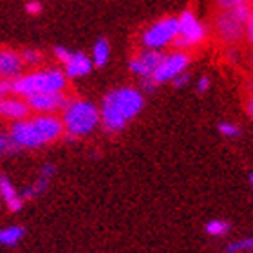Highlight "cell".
<instances>
[{"mask_svg":"<svg viewBox=\"0 0 253 253\" xmlns=\"http://www.w3.org/2000/svg\"><path fill=\"white\" fill-rule=\"evenodd\" d=\"M252 246H253L252 237H246V239H241V241H235V243H232V244H228L226 252H228V253L248 252V250H252Z\"/></svg>","mask_w":253,"mask_h":253,"instance_id":"cell-20","label":"cell"},{"mask_svg":"<svg viewBox=\"0 0 253 253\" xmlns=\"http://www.w3.org/2000/svg\"><path fill=\"white\" fill-rule=\"evenodd\" d=\"M0 188H2V177H0Z\"/></svg>","mask_w":253,"mask_h":253,"instance_id":"cell-29","label":"cell"},{"mask_svg":"<svg viewBox=\"0 0 253 253\" xmlns=\"http://www.w3.org/2000/svg\"><path fill=\"white\" fill-rule=\"evenodd\" d=\"M31 116L29 105H27L26 98L16 94H7L0 98V118L11 120V122H20Z\"/></svg>","mask_w":253,"mask_h":253,"instance_id":"cell-11","label":"cell"},{"mask_svg":"<svg viewBox=\"0 0 253 253\" xmlns=\"http://www.w3.org/2000/svg\"><path fill=\"white\" fill-rule=\"evenodd\" d=\"M20 58L22 63H24V67H38L40 63L43 62V54L37 49H26L24 53H20Z\"/></svg>","mask_w":253,"mask_h":253,"instance_id":"cell-18","label":"cell"},{"mask_svg":"<svg viewBox=\"0 0 253 253\" xmlns=\"http://www.w3.org/2000/svg\"><path fill=\"white\" fill-rule=\"evenodd\" d=\"M60 120L63 125V136L69 139L85 137L100 126V109L89 100L69 98Z\"/></svg>","mask_w":253,"mask_h":253,"instance_id":"cell-3","label":"cell"},{"mask_svg":"<svg viewBox=\"0 0 253 253\" xmlns=\"http://www.w3.org/2000/svg\"><path fill=\"white\" fill-rule=\"evenodd\" d=\"M24 63L20 53L9 47H0V80L13 82L24 74Z\"/></svg>","mask_w":253,"mask_h":253,"instance_id":"cell-12","label":"cell"},{"mask_svg":"<svg viewBox=\"0 0 253 253\" xmlns=\"http://www.w3.org/2000/svg\"><path fill=\"white\" fill-rule=\"evenodd\" d=\"M69 53H71V51H69L67 47H62V45H56V47H54V56H56L58 62H63V60L67 58Z\"/></svg>","mask_w":253,"mask_h":253,"instance_id":"cell-27","label":"cell"},{"mask_svg":"<svg viewBox=\"0 0 253 253\" xmlns=\"http://www.w3.org/2000/svg\"><path fill=\"white\" fill-rule=\"evenodd\" d=\"M163 51H152V49H143L141 53H137L134 58L128 62V69L132 74H136L137 78L150 80L152 74L156 73L158 65L163 58Z\"/></svg>","mask_w":253,"mask_h":253,"instance_id":"cell-10","label":"cell"},{"mask_svg":"<svg viewBox=\"0 0 253 253\" xmlns=\"http://www.w3.org/2000/svg\"><path fill=\"white\" fill-rule=\"evenodd\" d=\"M67 78L60 67H42L31 73H24L11 82V94L29 98L45 92H65Z\"/></svg>","mask_w":253,"mask_h":253,"instance_id":"cell-4","label":"cell"},{"mask_svg":"<svg viewBox=\"0 0 253 253\" xmlns=\"http://www.w3.org/2000/svg\"><path fill=\"white\" fill-rule=\"evenodd\" d=\"M208 89H210V78H208V76H201V78L197 80V90H199L201 94H205Z\"/></svg>","mask_w":253,"mask_h":253,"instance_id":"cell-25","label":"cell"},{"mask_svg":"<svg viewBox=\"0 0 253 253\" xmlns=\"http://www.w3.org/2000/svg\"><path fill=\"white\" fill-rule=\"evenodd\" d=\"M63 74L67 80H76V78H84L87 74H90L92 71V60L90 56H87L85 53H71L67 54V58L63 60Z\"/></svg>","mask_w":253,"mask_h":253,"instance_id":"cell-13","label":"cell"},{"mask_svg":"<svg viewBox=\"0 0 253 253\" xmlns=\"http://www.w3.org/2000/svg\"><path fill=\"white\" fill-rule=\"evenodd\" d=\"M190 65V54L185 51H172V53H165L161 63L158 65L156 73L152 74V82L158 87L161 84H169L175 76H179L181 73H186V69Z\"/></svg>","mask_w":253,"mask_h":253,"instance_id":"cell-8","label":"cell"},{"mask_svg":"<svg viewBox=\"0 0 253 253\" xmlns=\"http://www.w3.org/2000/svg\"><path fill=\"white\" fill-rule=\"evenodd\" d=\"M109 56H111V45L107 42L105 38H100L98 42L94 43V47H92V65L96 67H103L107 62H109Z\"/></svg>","mask_w":253,"mask_h":253,"instance_id":"cell-16","label":"cell"},{"mask_svg":"<svg viewBox=\"0 0 253 253\" xmlns=\"http://www.w3.org/2000/svg\"><path fill=\"white\" fill-rule=\"evenodd\" d=\"M29 111L35 114H58L67 105L69 96L65 92H45V94H35L26 98Z\"/></svg>","mask_w":253,"mask_h":253,"instance_id":"cell-9","label":"cell"},{"mask_svg":"<svg viewBox=\"0 0 253 253\" xmlns=\"http://www.w3.org/2000/svg\"><path fill=\"white\" fill-rule=\"evenodd\" d=\"M177 37V16H163L143 31L141 43L145 49L163 51L165 47L172 45Z\"/></svg>","mask_w":253,"mask_h":253,"instance_id":"cell-7","label":"cell"},{"mask_svg":"<svg viewBox=\"0 0 253 253\" xmlns=\"http://www.w3.org/2000/svg\"><path fill=\"white\" fill-rule=\"evenodd\" d=\"M0 199L5 201V205L11 211H18L24 206V199L22 195L16 192V188L11 185V181L7 177H2V188H0Z\"/></svg>","mask_w":253,"mask_h":253,"instance_id":"cell-15","label":"cell"},{"mask_svg":"<svg viewBox=\"0 0 253 253\" xmlns=\"http://www.w3.org/2000/svg\"><path fill=\"white\" fill-rule=\"evenodd\" d=\"M24 228L22 226H7L0 230V246H15L24 237Z\"/></svg>","mask_w":253,"mask_h":253,"instance_id":"cell-17","label":"cell"},{"mask_svg":"<svg viewBox=\"0 0 253 253\" xmlns=\"http://www.w3.org/2000/svg\"><path fill=\"white\" fill-rule=\"evenodd\" d=\"M206 233H210L213 237H221V235H226L230 232V224L226 221H219V219H213L206 224Z\"/></svg>","mask_w":253,"mask_h":253,"instance_id":"cell-19","label":"cell"},{"mask_svg":"<svg viewBox=\"0 0 253 253\" xmlns=\"http://www.w3.org/2000/svg\"><path fill=\"white\" fill-rule=\"evenodd\" d=\"M54 172H56L54 165H51V163L43 165L42 170H40V177H38L31 186H27V188L24 190V194H20L22 199H33V197H38L40 194H43V192L47 190L51 179H53Z\"/></svg>","mask_w":253,"mask_h":253,"instance_id":"cell-14","label":"cell"},{"mask_svg":"<svg viewBox=\"0 0 253 253\" xmlns=\"http://www.w3.org/2000/svg\"><path fill=\"white\" fill-rule=\"evenodd\" d=\"M63 136V125L60 116L37 114L26 120L15 122L7 134L9 150H31L53 145Z\"/></svg>","mask_w":253,"mask_h":253,"instance_id":"cell-1","label":"cell"},{"mask_svg":"<svg viewBox=\"0 0 253 253\" xmlns=\"http://www.w3.org/2000/svg\"><path fill=\"white\" fill-rule=\"evenodd\" d=\"M188 82H190V74L188 73H181L179 76H175L170 84L174 85L175 89H183V87H186V85H188Z\"/></svg>","mask_w":253,"mask_h":253,"instance_id":"cell-22","label":"cell"},{"mask_svg":"<svg viewBox=\"0 0 253 253\" xmlns=\"http://www.w3.org/2000/svg\"><path fill=\"white\" fill-rule=\"evenodd\" d=\"M219 132H221L224 137H237L241 134V128H239L235 123H230V122H222L219 125Z\"/></svg>","mask_w":253,"mask_h":253,"instance_id":"cell-21","label":"cell"},{"mask_svg":"<svg viewBox=\"0 0 253 253\" xmlns=\"http://www.w3.org/2000/svg\"><path fill=\"white\" fill-rule=\"evenodd\" d=\"M26 9L29 15H40L42 13V4L38 0H31V2H27Z\"/></svg>","mask_w":253,"mask_h":253,"instance_id":"cell-24","label":"cell"},{"mask_svg":"<svg viewBox=\"0 0 253 253\" xmlns=\"http://www.w3.org/2000/svg\"><path fill=\"white\" fill-rule=\"evenodd\" d=\"M5 152H9V139H7V134L0 130V156Z\"/></svg>","mask_w":253,"mask_h":253,"instance_id":"cell-26","label":"cell"},{"mask_svg":"<svg viewBox=\"0 0 253 253\" xmlns=\"http://www.w3.org/2000/svg\"><path fill=\"white\" fill-rule=\"evenodd\" d=\"M208 38V27L195 16L194 11L185 9L177 16V37L174 45L177 51H188V49L199 47Z\"/></svg>","mask_w":253,"mask_h":253,"instance_id":"cell-6","label":"cell"},{"mask_svg":"<svg viewBox=\"0 0 253 253\" xmlns=\"http://www.w3.org/2000/svg\"><path fill=\"white\" fill-rule=\"evenodd\" d=\"M145 107V96L136 87H118L107 92L101 100L100 125L107 132H122L128 123L137 118Z\"/></svg>","mask_w":253,"mask_h":253,"instance_id":"cell-2","label":"cell"},{"mask_svg":"<svg viewBox=\"0 0 253 253\" xmlns=\"http://www.w3.org/2000/svg\"><path fill=\"white\" fill-rule=\"evenodd\" d=\"M215 2L221 9H232V7H235V5L248 4V0H215Z\"/></svg>","mask_w":253,"mask_h":253,"instance_id":"cell-23","label":"cell"},{"mask_svg":"<svg viewBox=\"0 0 253 253\" xmlns=\"http://www.w3.org/2000/svg\"><path fill=\"white\" fill-rule=\"evenodd\" d=\"M11 94V82L7 80H0V98L2 96H7Z\"/></svg>","mask_w":253,"mask_h":253,"instance_id":"cell-28","label":"cell"},{"mask_svg":"<svg viewBox=\"0 0 253 253\" xmlns=\"http://www.w3.org/2000/svg\"><path fill=\"white\" fill-rule=\"evenodd\" d=\"M252 16L248 4L235 5L232 9H222L215 18V31L222 42L235 43L244 37V26Z\"/></svg>","mask_w":253,"mask_h":253,"instance_id":"cell-5","label":"cell"}]
</instances>
